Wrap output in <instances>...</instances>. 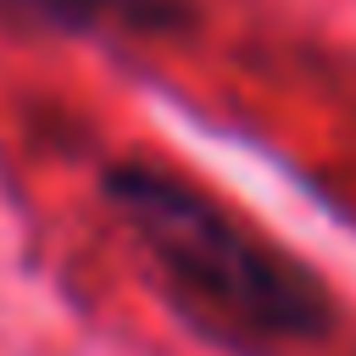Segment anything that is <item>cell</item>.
I'll return each mask as SVG.
<instances>
[{"instance_id": "cell-2", "label": "cell", "mask_w": 356, "mask_h": 356, "mask_svg": "<svg viewBox=\"0 0 356 356\" xmlns=\"http://www.w3.org/2000/svg\"><path fill=\"white\" fill-rule=\"evenodd\" d=\"M0 17L61 39H172L195 28L200 0H0Z\"/></svg>"}, {"instance_id": "cell-1", "label": "cell", "mask_w": 356, "mask_h": 356, "mask_svg": "<svg viewBox=\"0 0 356 356\" xmlns=\"http://www.w3.org/2000/svg\"><path fill=\"white\" fill-rule=\"evenodd\" d=\"M100 195L145 250L167 306L211 345L267 356L334 328L328 284L189 178L128 156L100 172Z\"/></svg>"}]
</instances>
